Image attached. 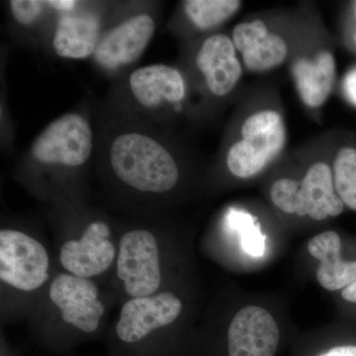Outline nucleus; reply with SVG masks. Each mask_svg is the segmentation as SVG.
<instances>
[{"mask_svg": "<svg viewBox=\"0 0 356 356\" xmlns=\"http://www.w3.org/2000/svg\"><path fill=\"white\" fill-rule=\"evenodd\" d=\"M110 165L121 181L140 192L165 193L179 178L172 154L142 133L118 136L110 147Z\"/></svg>", "mask_w": 356, "mask_h": 356, "instance_id": "nucleus-1", "label": "nucleus"}, {"mask_svg": "<svg viewBox=\"0 0 356 356\" xmlns=\"http://www.w3.org/2000/svg\"><path fill=\"white\" fill-rule=\"evenodd\" d=\"M241 135L242 139L229 147L227 154V166L238 178L252 177L262 172L286 143L284 121L273 110H262L248 117Z\"/></svg>", "mask_w": 356, "mask_h": 356, "instance_id": "nucleus-2", "label": "nucleus"}, {"mask_svg": "<svg viewBox=\"0 0 356 356\" xmlns=\"http://www.w3.org/2000/svg\"><path fill=\"white\" fill-rule=\"evenodd\" d=\"M117 275L129 296L154 295L161 282L158 243L151 232L134 229L122 236L117 259Z\"/></svg>", "mask_w": 356, "mask_h": 356, "instance_id": "nucleus-3", "label": "nucleus"}, {"mask_svg": "<svg viewBox=\"0 0 356 356\" xmlns=\"http://www.w3.org/2000/svg\"><path fill=\"white\" fill-rule=\"evenodd\" d=\"M93 137L89 123L76 113L65 114L40 134L32 146L33 158L44 165H83L92 152Z\"/></svg>", "mask_w": 356, "mask_h": 356, "instance_id": "nucleus-4", "label": "nucleus"}, {"mask_svg": "<svg viewBox=\"0 0 356 356\" xmlns=\"http://www.w3.org/2000/svg\"><path fill=\"white\" fill-rule=\"evenodd\" d=\"M48 252L41 243L16 229L0 232V280L21 291H34L49 280Z\"/></svg>", "mask_w": 356, "mask_h": 356, "instance_id": "nucleus-5", "label": "nucleus"}, {"mask_svg": "<svg viewBox=\"0 0 356 356\" xmlns=\"http://www.w3.org/2000/svg\"><path fill=\"white\" fill-rule=\"evenodd\" d=\"M182 303L170 292L132 298L122 307L115 334L121 346H139L156 330L172 325Z\"/></svg>", "mask_w": 356, "mask_h": 356, "instance_id": "nucleus-6", "label": "nucleus"}, {"mask_svg": "<svg viewBox=\"0 0 356 356\" xmlns=\"http://www.w3.org/2000/svg\"><path fill=\"white\" fill-rule=\"evenodd\" d=\"M49 295L67 324L86 334L97 331L105 306L98 299L97 287L88 278L60 274L51 282Z\"/></svg>", "mask_w": 356, "mask_h": 356, "instance_id": "nucleus-7", "label": "nucleus"}, {"mask_svg": "<svg viewBox=\"0 0 356 356\" xmlns=\"http://www.w3.org/2000/svg\"><path fill=\"white\" fill-rule=\"evenodd\" d=\"M280 337L278 325L268 311L245 307L229 327V356H274Z\"/></svg>", "mask_w": 356, "mask_h": 356, "instance_id": "nucleus-8", "label": "nucleus"}, {"mask_svg": "<svg viewBox=\"0 0 356 356\" xmlns=\"http://www.w3.org/2000/svg\"><path fill=\"white\" fill-rule=\"evenodd\" d=\"M156 31V23L149 14L142 13L123 21L98 43L96 62L106 70L132 64L146 50Z\"/></svg>", "mask_w": 356, "mask_h": 356, "instance_id": "nucleus-9", "label": "nucleus"}, {"mask_svg": "<svg viewBox=\"0 0 356 356\" xmlns=\"http://www.w3.org/2000/svg\"><path fill=\"white\" fill-rule=\"evenodd\" d=\"M110 229L104 222H91L79 240L69 241L60 248V261L72 275L89 278L100 275L115 259Z\"/></svg>", "mask_w": 356, "mask_h": 356, "instance_id": "nucleus-10", "label": "nucleus"}, {"mask_svg": "<svg viewBox=\"0 0 356 356\" xmlns=\"http://www.w3.org/2000/svg\"><path fill=\"white\" fill-rule=\"evenodd\" d=\"M236 51L233 40L217 34L206 39L196 55V67L205 77L211 92L218 97L228 95L243 76Z\"/></svg>", "mask_w": 356, "mask_h": 356, "instance_id": "nucleus-11", "label": "nucleus"}, {"mask_svg": "<svg viewBox=\"0 0 356 356\" xmlns=\"http://www.w3.org/2000/svg\"><path fill=\"white\" fill-rule=\"evenodd\" d=\"M233 43L241 51L250 72H264L280 67L286 60L288 47L280 35L269 31L262 20L240 23L234 28Z\"/></svg>", "mask_w": 356, "mask_h": 356, "instance_id": "nucleus-12", "label": "nucleus"}, {"mask_svg": "<svg viewBox=\"0 0 356 356\" xmlns=\"http://www.w3.org/2000/svg\"><path fill=\"white\" fill-rule=\"evenodd\" d=\"M344 204L334 189L332 170L327 163H316L299 182L295 197V214L309 216L316 221L337 217Z\"/></svg>", "mask_w": 356, "mask_h": 356, "instance_id": "nucleus-13", "label": "nucleus"}, {"mask_svg": "<svg viewBox=\"0 0 356 356\" xmlns=\"http://www.w3.org/2000/svg\"><path fill=\"white\" fill-rule=\"evenodd\" d=\"M134 97L146 108L181 102L185 83L179 70L166 65H151L134 70L129 79Z\"/></svg>", "mask_w": 356, "mask_h": 356, "instance_id": "nucleus-14", "label": "nucleus"}, {"mask_svg": "<svg viewBox=\"0 0 356 356\" xmlns=\"http://www.w3.org/2000/svg\"><path fill=\"white\" fill-rule=\"evenodd\" d=\"M293 77L302 102L318 108L327 102L334 88L337 65L330 51H321L312 58H300L292 67Z\"/></svg>", "mask_w": 356, "mask_h": 356, "instance_id": "nucleus-15", "label": "nucleus"}, {"mask_svg": "<svg viewBox=\"0 0 356 356\" xmlns=\"http://www.w3.org/2000/svg\"><path fill=\"white\" fill-rule=\"evenodd\" d=\"M308 252L320 261L317 280L330 291L344 289L356 281V261H343L341 257V236L327 231L311 238Z\"/></svg>", "mask_w": 356, "mask_h": 356, "instance_id": "nucleus-16", "label": "nucleus"}, {"mask_svg": "<svg viewBox=\"0 0 356 356\" xmlns=\"http://www.w3.org/2000/svg\"><path fill=\"white\" fill-rule=\"evenodd\" d=\"M99 33V21L89 14L65 13L58 21L53 38L57 55L81 60L95 53Z\"/></svg>", "mask_w": 356, "mask_h": 356, "instance_id": "nucleus-17", "label": "nucleus"}, {"mask_svg": "<svg viewBox=\"0 0 356 356\" xmlns=\"http://www.w3.org/2000/svg\"><path fill=\"white\" fill-rule=\"evenodd\" d=\"M242 6L238 0H187L184 13L201 30H209L233 17Z\"/></svg>", "mask_w": 356, "mask_h": 356, "instance_id": "nucleus-18", "label": "nucleus"}, {"mask_svg": "<svg viewBox=\"0 0 356 356\" xmlns=\"http://www.w3.org/2000/svg\"><path fill=\"white\" fill-rule=\"evenodd\" d=\"M334 189L344 205L356 211V147H343L334 161Z\"/></svg>", "mask_w": 356, "mask_h": 356, "instance_id": "nucleus-19", "label": "nucleus"}, {"mask_svg": "<svg viewBox=\"0 0 356 356\" xmlns=\"http://www.w3.org/2000/svg\"><path fill=\"white\" fill-rule=\"evenodd\" d=\"M236 228L242 233V247L245 252L254 257H262L266 252V238L259 228L254 226L252 218L243 216L236 222Z\"/></svg>", "mask_w": 356, "mask_h": 356, "instance_id": "nucleus-20", "label": "nucleus"}, {"mask_svg": "<svg viewBox=\"0 0 356 356\" xmlns=\"http://www.w3.org/2000/svg\"><path fill=\"white\" fill-rule=\"evenodd\" d=\"M298 186L299 182L292 178L276 180L270 191L274 205L286 214H295V197Z\"/></svg>", "mask_w": 356, "mask_h": 356, "instance_id": "nucleus-21", "label": "nucleus"}, {"mask_svg": "<svg viewBox=\"0 0 356 356\" xmlns=\"http://www.w3.org/2000/svg\"><path fill=\"white\" fill-rule=\"evenodd\" d=\"M46 4V1L38 0H13L10 1L11 13L20 24L31 25L43 13Z\"/></svg>", "mask_w": 356, "mask_h": 356, "instance_id": "nucleus-22", "label": "nucleus"}, {"mask_svg": "<svg viewBox=\"0 0 356 356\" xmlns=\"http://www.w3.org/2000/svg\"><path fill=\"white\" fill-rule=\"evenodd\" d=\"M46 2L48 6L65 13H72L77 4V2L74 0H53V1Z\"/></svg>", "mask_w": 356, "mask_h": 356, "instance_id": "nucleus-23", "label": "nucleus"}, {"mask_svg": "<svg viewBox=\"0 0 356 356\" xmlns=\"http://www.w3.org/2000/svg\"><path fill=\"white\" fill-rule=\"evenodd\" d=\"M320 356H356V346H337Z\"/></svg>", "mask_w": 356, "mask_h": 356, "instance_id": "nucleus-24", "label": "nucleus"}, {"mask_svg": "<svg viewBox=\"0 0 356 356\" xmlns=\"http://www.w3.org/2000/svg\"><path fill=\"white\" fill-rule=\"evenodd\" d=\"M346 91L351 99L356 103V70L346 79Z\"/></svg>", "mask_w": 356, "mask_h": 356, "instance_id": "nucleus-25", "label": "nucleus"}, {"mask_svg": "<svg viewBox=\"0 0 356 356\" xmlns=\"http://www.w3.org/2000/svg\"><path fill=\"white\" fill-rule=\"evenodd\" d=\"M341 296L346 301L356 303V281L353 284L344 288L343 292H341Z\"/></svg>", "mask_w": 356, "mask_h": 356, "instance_id": "nucleus-26", "label": "nucleus"}]
</instances>
